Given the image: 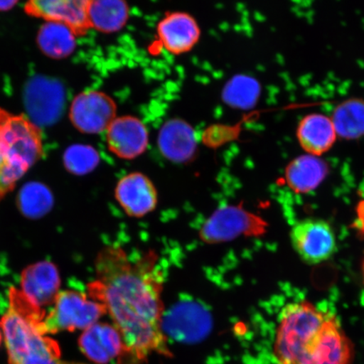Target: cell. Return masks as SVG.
Instances as JSON below:
<instances>
[{"label":"cell","instance_id":"cell-1","mask_svg":"<svg viewBox=\"0 0 364 364\" xmlns=\"http://www.w3.org/2000/svg\"><path fill=\"white\" fill-rule=\"evenodd\" d=\"M97 279L88 296L102 304L124 340L125 353L136 361L152 354L171 356L163 329L164 275L156 252L134 258L124 248L109 245L95 261Z\"/></svg>","mask_w":364,"mask_h":364},{"label":"cell","instance_id":"cell-2","mask_svg":"<svg viewBox=\"0 0 364 364\" xmlns=\"http://www.w3.org/2000/svg\"><path fill=\"white\" fill-rule=\"evenodd\" d=\"M273 355L277 364H353L355 352L339 318L303 300L282 311Z\"/></svg>","mask_w":364,"mask_h":364},{"label":"cell","instance_id":"cell-3","mask_svg":"<svg viewBox=\"0 0 364 364\" xmlns=\"http://www.w3.org/2000/svg\"><path fill=\"white\" fill-rule=\"evenodd\" d=\"M43 156L38 125L24 115L0 108V172L18 182Z\"/></svg>","mask_w":364,"mask_h":364},{"label":"cell","instance_id":"cell-4","mask_svg":"<svg viewBox=\"0 0 364 364\" xmlns=\"http://www.w3.org/2000/svg\"><path fill=\"white\" fill-rule=\"evenodd\" d=\"M9 364H62L56 341L43 335L10 308L0 321Z\"/></svg>","mask_w":364,"mask_h":364},{"label":"cell","instance_id":"cell-5","mask_svg":"<svg viewBox=\"0 0 364 364\" xmlns=\"http://www.w3.org/2000/svg\"><path fill=\"white\" fill-rule=\"evenodd\" d=\"M107 309L97 301L76 291H60L51 311L45 316L38 331L43 335L85 331L99 322Z\"/></svg>","mask_w":364,"mask_h":364},{"label":"cell","instance_id":"cell-6","mask_svg":"<svg viewBox=\"0 0 364 364\" xmlns=\"http://www.w3.org/2000/svg\"><path fill=\"white\" fill-rule=\"evenodd\" d=\"M267 223L243 207L227 205L218 208L199 231L203 242L215 245L229 242L241 236L257 237L266 233Z\"/></svg>","mask_w":364,"mask_h":364},{"label":"cell","instance_id":"cell-7","mask_svg":"<svg viewBox=\"0 0 364 364\" xmlns=\"http://www.w3.org/2000/svg\"><path fill=\"white\" fill-rule=\"evenodd\" d=\"M291 245L300 259L309 265L330 260L338 250L333 228L318 218L296 223L290 232Z\"/></svg>","mask_w":364,"mask_h":364},{"label":"cell","instance_id":"cell-8","mask_svg":"<svg viewBox=\"0 0 364 364\" xmlns=\"http://www.w3.org/2000/svg\"><path fill=\"white\" fill-rule=\"evenodd\" d=\"M117 104L110 95L98 90L84 91L72 102L70 118L80 133L99 134L107 132L117 117Z\"/></svg>","mask_w":364,"mask_h":364},{"label":"cell","instance_id":"cell-9","mask_svg":"<svg viewBox=\"0 0 364 364\" xmlns=\"http://www.w3.org/2000/svg\"><path fill=\"white\" fill-rule=\"evenodd\" d=\"M88 3L89 0H33L24 9L27 15L60 23L78 36L90 29Z\"/></svg>","mask_w":364,"mask_h":364},{"label":"cell","instance_id":"cell-10","mask_svg":"<svg viewBox=\"0 0 364 364\" xmlns=\"http://www.w3.org/2000/svg\"><path fill=\"white\" fill-rule=\"evenodd\" d=\"M106 133L108 149L118 158L134 159L142 156L149 147V130L138 117H117Z\"/></svg>","mask_w":364,"mask_h":364},{"label":"cell","instance_id":"cell-11","mask_svg":"<svg viewBox=\"0 0 364 364\" xmlns=\"http://www.w3.org/2000/svg\"><path fill=\"white\" fill-rule=\"evenodd\" d=\"M115 198L127 216L143 218L156 210L158 193L149 177L141 172H131L118 181Z\"/></svg>","mask_w":364,"mask_h":364},{"label":"cell","instance_id":"cell-12","mask_svg":"<svg viewBox=\"0 0 364 364\" xmlns=\"http://www.w3.org/2000/svg\"><path fill=\"white\" fill-rule=\"evenodd\" d=\"M156 33L162 48L172 55L192 51L201 36L198 21L182 11L167 13L158 23Z\"/></svg>","mask_w":364,"mask_h":364},{"label":"cell","instance_id":"cell-13","mask_svg":"<svg viewBox=\"0 0 364 364\" xmlns=\"http://www.w3.org/2000/svg\"><path fill=\"white\" fill-rule=\"evenodd\" d=\"M60 285L58 268L50 262L33 264L21 273V292L31 303L41 309L53 306L60 293Z\"/></svg>","mask_w":364,"mask_h":364},{"label":"cell","instance_id":"cell-14","mask_svg":"<svg viewBox=\"0 0 364 364\" xmlns=\"http://www.w3.org/2000/svg\"><path fill=\"white\" fill-rule=\"evenodd\" d=\"M209 314L196 303H182L164 316L163 329L175 339L194 341L202 339L211 329Z\"/></svg>","mask_w":364,"mask_h":364},{"label":"cell","instance_id":"cell-15","mask_svg":"<svg viewBox=\"0 0 364 364\" xmlns=\"http://www.w3.org/2000/svg\"><path fill=\"white\" fill-rule=\"evenodd\" d=\"M82 353L90 361L107 364L125 353L122 335L113 324L97 322L85 329L79 339Z\"/></svg>","mask_w":364,"mask_h":364},{"label":"cell","instance_id":"cell-16","mask_svg":"<svg viewBox=\"0 0 364 364\" xmlns=\"http://www.w3.org/2000/svg\"><path fill=\"white\" fill-rule=\"evenodd\" d=\"M159 152L173 163H188L198 150L197 133L188 122L174 118L165 122L159 132Z\"/></svg>","mask_w":364,"mask_h":364},{"label":"cell","instance_id":"cell-17","mask_svg":"<svg viewBox=\"0 0 364 364\" xmlns=\"http://www.w3.org/2000/svg\"><path fill=\"white\" fill-rule=\"evenodd\" d=\"M26 103L33 120L48 124L55 121L63 105L62 86L58 82L40 78L26 89Z\"/></svg>","mask_w":364,"mask_h":364},{"label":"cell","instance_id":"cell-18","mask_svg":"<svg viewBox=\"0 0 364 364\" xmlns=\"http://www.w3.org/2000/svg\"><path fill=\"white\" fill-rule=\"evenodd\" d=\"M328 175V166L315 154H306L291 162L285 171L287 184L297 193L315 191Z\"/></svg>","mask_w":364,"mask_h":364},{"label":"cell","instance_id":"cell-19","mask_svg":"<svg viewBox=\"0 0 364 364\" xmlns=\"http://www.w3.org/2000/svg\"><path fill=\"white\" fill-rule=\"evenodd\" d=\"M297 136L308 154L320 156L332 146L338 135L331 117L324 114L314 113L300 122Z\"/></svg>","mask_w":364,"mask_h":364},{"label":"cell","instance_id":"cell-20","mask_svg":"<svg viewBox=\"0 0 364 364\" xmlns=\"http://www.w3.org/2000/svg\"><path fill=\"white\" fill-rule=\"evenodd\" d=\"M130 8L124 0H89L90 29L105 34L121 31L129 20Z\"/></svg>","mask_w":364,"mask_h":364},{"label":"cell","instance_id":"cell-21","mask_svg":"<svg viewBox=\"0 0 364 364\" xmlns=\"http://www.w3.org/2000/svg\"><path fill=\"white\" fill-rule=\"evenodd\" d=\"M36 43L46 56L63 59L70 56L76 48V36L60 23L47 21L41 26Z\"/></svg>","mask_w":364,"mask_h":364},{"label":"cell","instance_id":"cell-22","mask_svg":"<svg viewBox=\"0 0 364 364\" xmlns=\"http://www.w3.org/2000/svg\"><path fill=\"white\" fill-rule=\"evenodd\" d=\"M336 135L345 139H357L364 136V102L348 100L335 109L331 117Z\"/></svg>","mask_w":364,"mask_h":364},{"label":"cell","instance_id":"cell-23","mask_svg":"<svg viewBox=\"0 0 364 364\" xmlns=\"http://www.w3.org/2000/svg\"><path fill=\"white\" fill-rule=\"evenodd\" d=\"M261 94V85L252 77L240 75L232 78L223 90L222 97L230 107L237 109L252 108Z\"/></svg>","mask_w":364,"mask_h":364},{"label":"cell","instance_id":"cell-24","mask_svg":"<svg viewBox=\"0 0 364 364\" xmlns=\"http://www.w3.org/2000/svg\"><path fill=\"white\" fill-rule=\"evenodd\" d=\"M18 205L23 215L30 218L42 217L53 207V194L44 184L31 181L20 191Z\"/></svg>","mask_w":364,"mask_h":364},{"label":"cell","instance_id":"cell-25","mask_svg":"<svg viewBox=\"0 0 364 364\" xmlns=\"http://www.w3.org/2000/svg\"><path fill=\"white\" fill-rule=\"evenodd\" d=\"M66 170L75 176H85L93 171L101 158L97 149L87 144H74L68 147L63 157Z\"/></svg>","mask_w":364,"mask_h":364},{"label":"cell","instance_id":"cell-26","mask_svg":"<svg viewBox=\"0 0 364 364\" xmlns=\"http://www.w3.org/2000/svg\"><path fill=\"white\" fill-rule=\"evenodd\" d=\"M18 1H10V0H0V11H7L16 6Z\"/></svg>","mask_w":364,"mask_h":364},{"label":"cell","instance_id":"cell-27","mask_svg":"<svg viewBox=\"0 0 364 364\" xmlns=\"http://www.w3.org/2000/svg\"><path fill=\"white\" fill-rule=\"evenodd\" d=\"M361 271H362V275H363V284H364V258L361 263Z\"/></svg>","mask_w":364,"mask_h":364},{"label":"cell","instance_id":"cell-28","mask_svg":"<svg viewBox=\"0 0 364 364\" xmlns=\"http://www.w3.org/2000/svg\"><path fill=\"white\" fill-rule=\"evenodd\" d=\"M2 338H3V333L1 331H0V345H1Z\"/></svg>","mask_w":364,"mask_h":364}]
</instances>
